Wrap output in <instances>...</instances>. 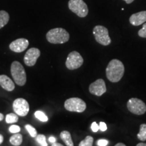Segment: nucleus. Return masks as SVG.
<instances>
[{"instance_id":"dca6fc26","label":"nucleus","mask_w":146,"mask_h":146,"mask_svg":"<svg viewBox=\"0 0 146 146\" xmlns=\"http://www.w3.org/2000/svg\"><path fill=\"white\" fill-rule=\"evenodd\" d=\"M10 20V15L6 11H0V29H2L8 23Z\"/></svg>"},{"instance_id":"5701e85b","label":"nucleus","mask_w":146,"mask_h":146,"mask_svg":"<svg viewBox=\"0 0 146 146\" xmlns=\"http://www.w3.org/2000/svg\"><path fill=\"white\" fill-rule=\"evenodd\" d=\"M25 128H26L27 131H28L29 135L32 137H36L37 135V131L35 128L31 125H25Z\"/></svg>"},{"instance_id":"4be33fe9","label":"nucleus","mask_w":146,"mask_h":146,"mask_svg":"<svg viewBox=\"0 0 146 146\" xmlns=\"http://www.w3.org/2000/svg\"><path fill=\"white\" fill-rule=\"evenodd\" d=\"M35 138H36V141L39 143L40 145L47 146V145H48L46 141V137H45L44 135H42V134L37 135Z\"/></svg>"},{"instance_id":"7c9ffc66","label":"nucleus","mask_w":146,"mask_h":146,"mask_svg":"<svg viewBox=\"0 0 146 146\" xmlns=\"http://www.w3.org/2000/svg\"><path fill=\"white\" fill-rule=\"evenodd\" d=\"M52 146H62V145L60 143H56V142H54V143H53L52 144Z\"/></svg>"},{"instance_id":"9d476101","label":"nucleus","mask_w":146,"mask_h":146,"mask_svg":"<svg viewBox=\"0 0 146 146\" xmlns=\"http://www.w3.org/2000/svg\"><path fill=\"white\" fill-rule=\"evenodd\" d=\"M106 86L105 81L102 78L96 80L89 85V91L92 95L97 96H101L106 92Z\"/></svg>"},{"instance_id":"39448f33","label":"nucleus","mask_w":146,"mask_h":146,"mask_svg":"<svg viewBox=\"0 0 146 146\" xmlns=\"http://www.w3.org/2000/svg\"><path fill=\"white\" fill-rule=\"evenodd\" d=\"M68 8L81 18L86 17L89 12L87 5L83 0H70Z\"/></svg>"},{"instance_id":"7ed1b4c3","label":"nucleus","mask_w":146,"mask_h":146,"mask_svg":"<svg viewBox=\"0 0 146 146\" xmlns=\"http://www.w3.org/2000/svg\"><path fill=\"white\" fill-rule=\"evenodd\" d=\"M11 74L16 84L19 86H24L27 82V74L25 68L18 61H14L10 68Z\"/></svg>"},{"instance_id":"f8f14e48","label":"nucleus","mask_w":146,"mask_h":146,"mask_svg":"<svg viewBox=\"0 0 146 146\" xmlns=\"http://www.w3.org/2000/svg\"><path fill=\"white\" fill-rule=\"evenodd\" d=\"M29 42L27 39L21 38L14 40L10 44V49L12 52L16 53L23 52L28 47Z\"/></svg>"},{"instance_id":"cd10ccee","label":"nucleus","mask_w":146,"mask_h":146,"mask_svg":"<svg viewBox=\"0 0 146 146\" xmlns=\"http://www.w3.org/2000/svg\"><path fill=\"white\" fill-rule=\"evenodd\" d=\"M99 128H100V130L101 131H106L107 130V125L104 122H100V125H99Z\"/></svg>"},{"instance_id":"2f4dec72","label":"nucleus","mask_w":146,"mask_h":146,"mask_svg":"<svg viewBox=\"0 0 146 146\" xmlns=\"http://www.w3.org/2000/svg\"><path fill=\"white\" fill-rule=\"evenodd\" d=\"M3 141V137L2 135L0 134V144H1Z\"/></svg>"},{"instance_id":"1a4fd4ad","label":"nucleus","mask_w":146,"mask_h":146,"mask_svg":"<svg viewBox=\"0 0 146 146\" xmlns=\"http://www.w3.org/2000/svg\"><path fill=\"white\" fill-rule=\"evenodd\" d=\"M13 110L18 116H26L29 112V104L28 102L23 98H17L13 102Z\"/></svg>"},{"instance_id":"a211bd4d","label":"nucleus","mask_w":146,"mask_h":146,"mask_svg":"<svg viewBox=\"0 0 146 146\" xmlns=\"http://www.w3.org/2000/svg\"><path fill=\"white\" fill-rule=\"evenodd\" d=\"M137 137L139 139L142 141H146V124H141L140 125L139 132Z\"/></svg>"},{"instance_id":"6ab92c4d","label":"nucleus","mask_w":146,"mask_h":146,"mask_svg":"<svg viewBox=\"0 0 146 146\" xmlns=\"http://www.w3.org/2000/svg\"><path fill=\"white\" fill-rule=\"evenodd\" d=\"M18 120V116L16 113H10L6 115L5 121L8 124H12L16 123Z\"/></svg>"},{"instance_id":"473e14b6","label":"nucleus","mask_w":146,"mask_h":146,"mask_svg":"<svg viewBox=\"0 0 146 146\" xmlns=\"http://www.w3.org/2000/svg\"><path fill=\"white\" fill-rule=\"evenodd\" d=\"M115 146H125V143H116Z\"/></svg>"},{"instance_id":"20e7f679","label":"nucleus","mask_w":146,"mask_h":146,"mask_svg":"<svg viewBox=\"0 0 146 146\" xmlns=\"http://www.w3.org/2000/svg\"><path fill=\"white\" fill-rule=\"evenodd\" d=\"M93 34L96 41L100 44L107 46L111 43V39L109 36L108 30L105 27L97 25L93 29Z\"/></svg>"},{"instance_id":"2eb2a0df","label":"nucleus","mask_w":146,"mask_h":146,"mask_svg":"<svg viewBox=\"0 0 146 146\" xmlns=\"http://www.w3.org/2000/svg\"><path fill=\"white\" fill-rule=\"evenodd\" d=\"M60 138H61V139L64 142V143L67 146L74 145V143H73L70 132H68V131H63L60 133Z\"/></svg>"},{"instance_id":"c85d7f7f","label":"nucleus","mask_w":146,"mask_h":146,"mask_svg":"<svg viewBox=\"0 0 146 146\" xmlns=\"http://www.w3.org/2000/svg\"><path fill=\"white\" fill-rule=\"evenodd\" d=\"M56 138L54 137H50L49 138V141H50V143H54V142H56Z\"/></svg>"},{"instance_id":"4468645a","label":"nucleus","mask_w":146,"mask_h":146,"mask_svg":"<svg viewBox=\"0 0 146 146\" xmlns=\"http://www.w3.org/2000/svg\"><path fill=\"white\" fill-rule=\"evenodd\" d=\"M0 86L8 91H12L15 89V85L12 80L5 74L0 75Z\"/></svg>"},{"instance_id":"a878e982","label":"nucleus","mask_w":146,"mask_h":146,"mask_svg":"<svg viewBox=\"0 0 146 146\" xmlns=\"http://www.w3.org/2000/svg\"><path fill=\"white\" fill-rule=\"evenodd\" d=\"M108 143L109 142L106 139H99L97 141V145L98 146H106Z\"/></svg>"},{"instance_id":"f3484780","label":"nucleus","mask_w":146,"mask_h":146,"mask_svg":"<svg viewBox=\"0 0 146 146\" xmlns=\"http://www.w3.org/2000/svg\"><path fill=\"white\" fill-rule=\"evenodd\" d=\"M10 142L12 145H21V143H23V135L18 133H14L13 135L10 137Z\"/></svg>"},{"instance_id":"f257e3e1","label":"nucleus","mask_w":146,"mask_h":146,"mask_svg":"<svg viewBox=\"0 0 146 146\" xmlns=\"http://www.w3.org/2000/svg\"><path fill=\"white\" fill-rule=\"evenodd\" d=\"M106 77L112 83L119 82L125 73V66L119 60H112L108 63L106 70Z\"/></svg>"},{"instance_id":"6e6552de","label":"nucleus","mask_w":146,"mask_h":146,"mask_svg":"<svg viewBox=\"0 0 146 146\" xmlns=\"http://www.w3.org/2000/svg\"><path fill=\"white\" fill-rule=\"evenodd\" d=\"M83 58L78 52L73 51L68 54L66 60V66L69 70H75L81 66L83 64Z\"/></svg>"},{"instance_id":"bb28decb","label":"nucleus","mask_w":146,"mask_h":146,"mask_svg":"<svg viewBox=\"0 0 146 146\" xmlns=\"http://www.w3.org/2000/svg\"><path fill=\"white\" fill-rule=\"evenodd\" d=\"M91 128V130L94 131V133L98 132V131L100 129L99 125H98V124H97V123H96V122H94V123H92Z\"/></svg>"},{"instance_id":"0eeeda50","label":"nucleus","mask_w":146,"mask_h":146,"mask_svg":"<svg viewBox=\"0 0 146 146\" xmlns=\"http://www.w3.org/2000/svg\"><path fill=\"white\" fill-rule=\"evenodd\" d=\"M130 112L136 115H142L146 112V104L142 100L137 98H131L127 104Z\"/></svg>"},{"instance_id":"b1692460","label":"nucleus","mask_w":146,"mask_h":146,"mask_svg":"<svg viewBox=\"0 0 146 146\" xmlns=\"http://www.w3.org/2000/svg\"><path fill=\"white\" fill-rule=\"evenodd\" d=\"M138 35L140 37L146 38V23H143L142 28L138 31Z\"/></svg>"},{"instance_id":"c756f323","label":"nucleus","mask_w":146,"mask_h":146,"mask_svg":"<svg viewBox=\"0 0 146 146\" xmlns=\"http://www.w3.org/2000/svg\"><path fill=\"white\" fill-rule=\"evenodd\" d=\"M123 1H125L127 4H130V3H132L133 1H134L135 0H123Z\"/></svg>"},{"instance_id":"aec40b11","label":"nucleus","mask_w":146,"mask_h":146,"mask_svg":"<svg viewBox=\"0 0 146 146\" xmlns=\"http://www.w3.org/2000/svg\"><path fill=\"white\" fill-rule=\"evenodd\" d=\"M94 143V138L91 136H87L83 141L80 142L79 146H92Z\"/></svg>"},{"instance_id":"72a5a7b5","label":"nucleus","mask_w":146,"mask_h":146,"mask_svg":"<svg viewBox=\"0 0 146 146\" xmlns=\"http://www.w3.org/2000/svg\"><path fill=\"white\" fill-rule=\"evenodd\" d=\"M137 146H146V143H139L137 144Z\"/></svg>"},{"instance_id":"9b49d317","label":"nucleus","mask_w":146,"mask_h":146,"mask_svg":"<svg viewBox=\"0 0 146 146\" xmlns=\"http://www.w3.org/2000/svg\"><path fill=\"white\" fill-rule=\"evenodd\" d=\"M41 55L39 49L32 47L27 51L24 57V62L28 66H33L36 62V60Z\"/></svg>"},{"instance_id":"f704fd0d","label":"nucleus","mask_w":146,"mask_h":146,"mask_svg":"<svg viewBox=\"0 0 146 146\" xmlns=\"http://www.w3.org/2000/svg\"><path fill=\"white\" fill-rule=\"evenodd\" d=\"M3 118H4V116H3V114H1V113H0V121L3 120Z\"/></svg>"},{"instance_id":"423d86ee","label":"nucleus","mask_w":146,"mask_h":146,"mask_svg":"<svg viewBox=\"0 0 146 146\" xmlns=\"http://www.w3.org/2000/svg\"><path fill=\"white\" fill-rule=\"evenodd\" d=\"M64 108L70 112H83L86 110V103L78 98H72L66 100L64 102Z\"/></svg>"},{"instance_id":"412c9836","label":"nucleus","mask_w":146,"mask_h":146,"mask_svg":"<svg viewBox=\"0 0 146 146\" xmlns=\"http://www.w3.org/2000/svg\"><path fill=\"white\" fill-rule=\"evenodd\" d=\"M35 116L41 122H47V120H48L47 116L45 115L44 112H41V111H36V112H35Z\"/></svg>"},{"instance_id":"f03ea898","label":"nucleus","mask_w":146,"mask_h":146,"mask_svg":"<svg viewBox=\"0 0 146 146\" xmlns=\"http://www.w3.org/2000/svg\"><path fill=\"white\" fill-rule=\"evenodd\" d=\"M46 39L52 44H63L70 39V35L62 28H55L47 33Z\"/></svg>"},{"instance_id":"ddd939ff","label":"nucleus","mask_w":146,"mask_h":146,"mask_svg":"<svg viewBox=\"0 0 146 146\" xmlns=\"http://www.w3.org/2000/svg\"><path fill=\"white\" fill-rule=\"evenodd\" d=\"M129 22L133 26H139L146 23V11L137 12L129 18Z\"/></svg>"},{"instance_id":"393cba45","label":"nucleus","mask_w":146,"mask_h":146,"mask_svg":"<svg viewBox=\"0 0 146 146\" xmlns=\"http://www.w3.org/2000/svg\"><path fill=\"white\" fill-rule=\"evenodd\" d=\"M9 131H10V133H19L21 131V127L19 126L13 125L9 128Z\"/></svg>"}]
</instances>
